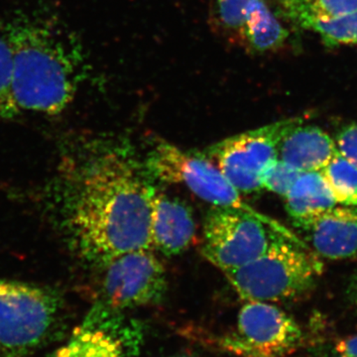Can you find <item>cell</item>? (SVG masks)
<instances>
[{"label": "cell", "mask_w": 357, "mask_h": 357, "mask_svg": "<svg viewBox=\"0 0 357 357\" xmlns=\"http://www.w3.org/2000/svg\"><path fill=\"white\" fill-rule=\"evenodd\" d=\"M151 178L146 167L121 148L98 155L84 167L68 199L66 222L86 261L102 267L124 253L153 249Z\"/></svg>", "instance_id": "1"}, {"label": "cell", "mask_w": 357, "mask_h": 357, "mask_svg": "<svg viewBox=\"0 0 357 357\" xmlns=\"http://www.w3.org/2000/svg\"><path fill=\"white\" fill-rule=\"evenodd\" d=\"M3 25L13 50V95L18 112L62 114L84 79L79 41L46 14H18Z\"/></svg>", "instance_id": "2"}, {"label": "cell", "mask_w": 357, "mask_h": 357, "mask_svg": "<svg viewBox=\"0 0 357 357\" xmlns=\"http://www.w3.org/2000/svg\"><path fill=\"white\" fill-rule=\"evenodd\" d=\"M321 273V263L302 243L274 231L261 255L225 277L245 302L274 303L309 292Z\"/></svg>", "instance_id": "3"}, {"label": "cell", "mask_w": 357, "mask_h": 357, "mask_svg": "<svg viewBox=\"0 0 357 357\" xmlns=\"http://www.w3.org/2000/svg\"><path fill=\"white\" fill-rule=\"evenodd\" d=\"M144 165L152 178L184 185L213 206L243 211L262 220L283 236L301 243L280 223L246 203L229 178L202 153H192L166 141H159L148 154Z\"/></svg>", "instance_id": "4"}, {"label": "cell", "mask_w": 357, "mask_h": 357, "mask_svg": "<svg viewBox=\"0 0 357 357\" xmlns=\"http://www.w3.org/2000/svg\"><path fill=\"white\" fill-rule=\"evenodd\" d=\"M60 301L46 289L0 281V351L21 357L47 344L56 333Z\"/></svg>", "instance_id": "5"}, {"label": "cell", "mask_w": 357, "mask_h": 357, "mask_svg": "<svg viewBox=\"0 0 357 357\" xmlns=\"http://www.w3.org/2000/svg\"><path fill=\"white\" fill-rule=\"evenodd\" d=\"M302 122L303 119L274 122L230 136L201 153L222 171L241 195L255 194L262 189L264 169L279 158L281 140L291 128Z\"/></svg>", "instance_id": "6"}, {"label": "cell", "mask_w": 357, "mask_h": 357, "mask_svg": "<svg viewBox=\"0 0 357 357\" xmlns=\"http://www.w3.org/2000/svg\"><path fill=\"white\" fill-rule=\"evenodd\" d=\"M152 250L130 251L102 266L100 300L95 306L122 312L160 304L165 298L168 282L165 267Z\"/></svg>", "instance_id": "7"}, {"label": "cell", "mask_w": 357, "mask_h": 357, "mask_svg": "<svg viewBox=\"0 0 357 357\" xmlns=\"http://www.w3.org/2000/svg\"><path fill=\"white\" fill-rule=\"evenodd\" d=\"M273 229L243 211L213 206L204 225L203 255L227 274L262 255Z\"/></svg>", "instance_id": "8"}, {"label": "cell", "mask_w": 357, "mask_h": 357, "mask_svg": "<svg viewBox=\"0 0 357 357\" xmlns=\"http://www.w3.org/2000/svg\"><path fill=\"white\" fill-rule=\"evenodd\" d=\"M295 319L271 303L245 302L236 330L220 338V347L239 357H286L302 344Z\"/></svg>", "instance_id": "9"}, {"label": "cell", "mask_w": 357, "mask_h": 357, "mask_svg": "<svg viewBox=\"0 0 357 357\" xmlns=\"http://www.w3.org/2000/svg\"><path fill=\"white\" fill-rule=\"evenodd\" d=\"M152 248L165 256L181 255L189 248L196 236L192 211L181 199L155 188L150 211Z\"/></svg>", "instance_id": "10"}, {"label": "cell", "mask_w": 357, "mask_h": 357, "mask_svg": "<svg viewBox=\"0 0 357 357\" xmlns=\"http://www.w3.org/2000/svg\"><path fill=\"white\" fill-rule=\"evenodd\" d=\"M303 230L312 248L323 257L347 259L357 255V211L333 208L307 222Z\"/></svg>", "instance_id": "11"}, {"label": "cell", "mask_w": 357, "mask_h": 357, "mask_svg": "<svg viewBox=\"0 0 357 357\" xmlns=\"http://www.w3.org/2000/svg\"><path fill=\"white\" fill-rule=\"evenodd\" d=\"M338 152L335 141L321 128L297 124L279 145V158L301 172H319Z\"/></svg>", "instance_id": "12"}, {"label": "cell", "mask_w": 357, "mask_h": 357, "mask_svg": "<svg viewBox=\"0 0 357 357\" xmlns=\"http://www.w3.org/2000/svg\"><path fill=\"white\" fill-rule=\"evenodd\" d=\"M131 337H135L134 326L123 321L109 328L82 325L53 357H132Z\"/></svg>", "instance_id": "13"}, {"label": "cell", "mask_w": 357, "mask_h": 357, "mask_svg": "<svg viewBox=\"0 0 357 357\" xmlns=\"http://www.w3.org/2000/svg\"><path fill=\"white\" fill-rule=\"evenodd\" d=\"M284 199L288 215L300 229L337 204L321 172L301 174Z\"/></svg>", "instance_id": "14"}, {"label": "cell", "mask_w": 357, "mask_h": 357, "mask_svg": "<svg viewBox=\"0 0 357 357\" xmlns=\"http://www.w3.org/2000/svg\"><path fill=\"white\" fill-rule=\"evenodd\" d=\"M319 172L325 178L337 203L357 206V166L337 152Z\"/></svg>", "instance_id": "15"}, {"label": "cell", "mask_w": 357, "mask_h": 357, "mask_svg": "<svg viewBox=\"0 0 357 357\" xmlns=\"http://www.w3.org/2000/svg\"><path fill=\"white\" fill-rule=\"evenodd\" d=\"M301 25L318 33L326 46L357 44V11L335 20H307Z\"/></svg>", "instance_id": "16"}, {"label": "cell", "mask_w": 357, "mask_h": 357, "mask_svg": "<svg viewBox=\"0 0 357 357\" xmlns=\"http://www.w3.org/2000/svg\"><path fill=\"white\" fill-rule=\"evenodd\" d=\"M20 114L13 95V50L3 22L0 23V121Z\"/></svg>", "instance_id": "17"}, {"label": "cell", "mask_w": 357, "mask_h": 357, "mask_svg": "<svg viewBox=\"0 0 357 357\" xmlns=\"http://www.w3.org/2000/svg\"><path fill=\"white\" fill-rule=\"evenodd\" d=\"M264 3V0H215V11L222 27L241 38L246 21Z\"/></svg>", "instance_id": "18"}, {"label": "cell", "mask_w": 357, "mask_h": 357, "mask_svg": "<svg viewBox=\"0 0 357 357\" xmlns=\"http://www.w3.org/2000/svg\"><path fill=\"white\" fill-rule=\"evenodd\" d=\"M356 11L357 0H302L292 16L301 24L307 20H335Z\"/></svg>", "instance_id": "19"}, {"label": "cell", "mask_w": 357, "mask_h": 357, "mask_svg": "<svg viewBox=\"0 0 357 357\" xmlns=\"http://www.w3.org/2000/svg\"><path fill=\"white\" fill-rule=\"evenodd\" d=\"M302 173L287 162L277 158L271 162L262 172V189L285 198Z\"/></svg>", "instance_id": "20"}, {"label": "cell", "mask_w": 357, "mask_h": 357, "mask_svg": "<svg viewBox=\"0 0 357 357\" xmlns=\"http://www.w3.org/2000/svg\"><path fill=\"white\" fill-rule=\"evenodd\" d=\"M335 145L345 159L357 166V124L344 126L337 133Z\"/></svg>", "instance_id": "21"}, {"label": "cell", "mask_w": 357, "mask_h": 357, "mask_svg": "<svg viewBox=\"0 0 357 357\" xmlns=\"http://www.w3.org/2000/svg\"><path fill=\"white\" fill-rule=\"evenodd\" d=\"M335 351L340 356L357 357V335L340 340L335 345Z\"/></svg>", "instance_id": "22"}, {"label": "cell", "mask_w": 357, "mask_h": 357, "mask_svg": "<svg viewBox=\"0 0 357 357\" xmlns=\"http://www.w3.org/2000/svg\"><path fill=\"white\" fill-rule=\"evenodd\" d=\"M347 296H349V302H351L352 307L357 312V276L352 279L351 284H349V289H347Z\"/></svg>", "instance_id": "23"}, {"label": "cell", "mask_w": 357, "mask_h": 357, "mask_svg": "<svg viewBox=\"0 0 357 357\" xmlns=\"http://www.w3.org/2000/svg\"><path fill=\"white\" fill-rule=\"evenodd\" d=\"M278 1L280 2L282 6L285 7V9H287L288 13L292 16L295 11L297 10L298 6H300L302 0H278Z\"/></svg>", "instance_id": "24"}, {"label": "cell", "mask_w": 357, "mask_h": 357, "mask_svg": "<svg viewBox=\"0 0 357 357\" xmlns=\"http://www.w3.org/2000/svg\"><path fill=\"white\" fill-rule=\"evenodd\" d=\"M172 357H191L188 356H172Z\"/></svg>", "instance_id": "25"}, {"label": "cell", "mask_w": 357, "mask_h": 357, "mask_svg": "<svg viewBox=\"0 0 357 357\" xmlns=\"http://www.w3.org/2000/svg\"><path fill=\"white\" fill-rule=\"evenodd\" d=\"M338 357H347V356H340H340H338Z\"/></svg>", "instance_id": "26"}]
</instances>
